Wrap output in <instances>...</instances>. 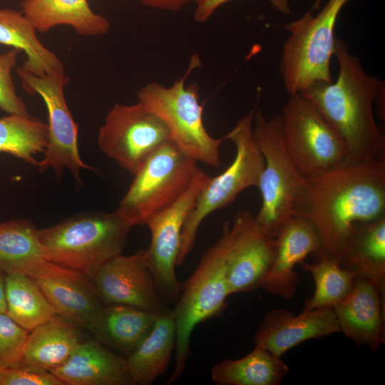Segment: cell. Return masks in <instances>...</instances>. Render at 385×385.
<instances>
[{
    "mask_svg": "<svg viewBox=\"0 0 385 385\" xmlns=\"http://www.w3.org/2000/svg\"><path fill=\"white\" fill-rule=\"evenodd\" d=\"M307 181L299 215L317 228L321 255L340 262L355 226L385 216V160L349 163Z\"/></svg>",
    "mask_w": 385,
    "mask_h": 385,
    "instance_id": "1",
    "label": "cell"
},
{
    "mask_svg": "<svg viewBox=\"0 0 385 385\" xmlns=\"http://www.w3.org/2000/svg\"><path fill=\"white\" fill-rule=\"evenodd\" d=\"M133 225L118 211L88 212L39 229L45 258L91 279L106 262L122 254Z\"/></svg>",
    "mask_w": 385,
    "mask_h": 385,
    "instance_id": "3",
    "label": "cell"
},
{
    "mask_svg": "<svg viewBox=\"0 0 385 385\" xmlns=\"http://www.w3.org/2000/svg\"><path fill=\"white\" fill-rule=\"evenodd\" d=\"M252 135L265 160L257 187L262 204L255 219L266 234L274 237L289 218L299 215L308 181L284 148L279 114L268 119L261 111H255Z\"/></svg>",
    "mask_w": 385,
    "mask_h": 385,
    "instance_id": "4",
    "label": "cell"
},
{
    "mask_svg": "<svg viewBox=\"0 0 385 385\" xmlns=\"http://www.w3.org/2000/svg\"><path fill=\"white\" fill-rule=\"evenodd\" d=\"M289 372V366L269 351L255 345L246 356L225 359L210 371L217 385H279Z\"/></svg>",
    "mask_w": 385,
    "mask_h": 385,
    "instance_id": "28",
    "label": "cell"
},
{
    "mask_svg": "<svg viewBox=\"0 0 385 385\" xmlns=\"http://www.w3.org/2000/svg\"><path fill=\"white\" fill-rule=\"evenodd\" d=\"M340 264L369 279L384 297L385 216L355 226Z\"/></svg>",
    "mask_w": 385,
    "mask_h": 385,
    "instance_id": "27",
    "label": "cell"
},
{
    "mask_svg": "<svg viewBox=\"0 0 385 385\" xmlns=\"http://www.w3.org/2000/svg\"><path fill=\"white\" fill-rule=\"evenodd\" d=\"M91 280L105 304L130 306L157 316L170 310L148 269L146 249L114 257L104 264Z\"/></svg>",
    "mask_w": 385,
    "mask_h": 385,
    "instance_id": "15",
    "label": "cell"
},
{
    "mask_svg": "<svg viewBox=\"0 0 385 385\" xmlns=\"http://www.w3.org/2000/svg\"><path fill=\"white\" fill-rule=\"evenodd\" d=\"M322 242L314 225L306 217L296 215L289 218L274 237L272 263L261 281L260 288L290 299L297 292V264L311 253L322 254Z\"/></svg>",
    "mask_w": 385,
    "mask_h": 385,
    "instance_id": "16",
    "label": "cell"
},
{
    "mask_svg": "<svg viewBox=\"0 0 385 385\" xmlns=\"http://www.w3.org/2000/svg\"><path fill=\"white\" fill-rule=\"evenodd\" d=\"M29 331L22 327L6 313L0 314V364L23 363Z\"/></svg>",
    "mask_w": 385,
    "mask_h": 385,
    "instance_id": "32",
    "label": "cell"
},
{
    "mask_svg": "<svg viewBox=\"0 0 385 385\" xmlns=\"http://www.w3.org/2000/svg\"><path fill=\"white\" fill-rule=\"evenodd\" d=\"M254 110L240 118L224 137L234 143L235 156L220 175L212 177L200 192L184 223L176 261L181 265L192 250L198 228L212 212L232 202L246 188L258 187L265 160L252 135Z\"/></svg>",
    "mask_w": 385,
    "mask_h": 385,
    "instance_id": "8",
    "label": "cell"
},
{
    "mask_svg": "<svg viewBox=\"0 0 385 385\" xmlns=\"http://www.w3.org/2000/svg\"><path fill=\"white\" fill-rule=\"evenodd\" d=\"M34 280L56 314L91 330L105 304L90 278L71 269L57 277Z\"/></svg>",
    "mask_w": 385,
    "mask_h": 385,
    "instance_id": "21",
    "label": "cell"
},
{
    "mask_svg": "<svg viewBox=\"0 0 385 385\" xmlns=\"http://www.w3.org/2000/svg\"><path fill=\"white\" fill-rule=\"evenodd\" d=\"M169 140L170 133L164 123L139 101L133 105L115 103L98 135L101 150L132 175Z\"/></svg>",
    "mask_w": 385,
    "mask_h": 385,
    "instance_id": "12",
    "label": "cell"
},
{
    "mask_svg": "<svg viewBox=\"0 0 385 385\" xmlns=\"http://www.w3.org/2000/svg\"><path fill=\"white\" fill-rule=\"evenodd\" d=\"M200 65L193 55L185 75L170 86L151 82L137 91L138 101L158 117L168 128L170 140L197 162L211 167L220 164L222 138L211 136L205 127L203 106L197 83L185 86L189 74Z\"/></svg>",
    "mask_w": 385,
    "mask_h": 385,
    "instance_id": "5",
    "label": "cell"
},
{
    "mask_svg": "<svg viewBox=\"0 0 385 385\" xmlns=\"http://www.w3.org/2000/svg\"><path fill=\"white\" fill-rule=\"evenodd\" d=\"M0 385H64L51 372L29 366L24 363L0 364Z\"/></svg>",
    "mask_w": 385,
    "mask_h": 385,
    "instance_id": "34",
    "label": "cell"
},
{
    "mask_svg": "<svg viewBox=\"0 0 385 385\" xmlns=\"http://www.w3.org/2000/svg\"><path fill=\"white\" fill-rule=\"evenodd\" d=\"M279 115L284 148L305 179L351 163L339 135L302 93L290 95Z\"/></svg>",
    "mask_w": 385,
    "mask_h": 385,
    "instance_id": "9",
    "label": "cell"
},
{
    "mask_svg": "<svg viewBox=\"0 0 385 385\" xmlns=\"http://www.w3.org/2000/svg\"><path fill=\"white\" fill-rule=\"evenodd\" d=\"M38 230L29 220L18 218L0 222L1 271L45 279L71 270L45 258Z\"/></svg>",
    "mask_w": 385,
    "mask_h": 385,
    "instance_id": "19",
    "label": "cell"
},
{
    "mask_svg": "<svg viewBox=\"0 0 385 385\" xmlns=\"http://www.w3.org/2000/svg\"><path fill=\"white\" fill-rule=\"evenodd\" d=\"M224 225L227 233L226 277L230 296L260 288L272 261L274 237L260 227L249 211H239L232 222L226 221Z\"/></svg>",
    "mask_w": 385,
    "mask_h": 385,
    "instance_id": "14",
    "label": "cell"
},
{
    "mask_svg": "<svg viewBox=\"0 0 385 385\" xmlns=\"http://www.w3.org/2000/svg\"><path fill=\"white\" fill-rule=\"evenodd\" d=\"M16 71L24 90L29 94L39 95L48 112V142L43 158L38 161L37 167L41 171L51 168L58 173L66 168L77 182H81V170L93 168L85 163L80 156L78 126L68 107L64 94L68 77L64 71L42 76L21 68Z\"/></svg>",
    "mask_w": 385,
    "mask_h": 385,
    "instance_id": "11",
    "label": "cell"
},
{
    "mask_svg": "<svg viewBox=\"0 0 385 385\" xmlns=\"http://www.w3.org/2000/svg\"><path fill=\"white\" fill-rule=\"evenodd\" d=\"M322 1L323 0H316L315 2L314 3L313 6L311 9V11L319 9V6Z\"/></svg>",
    "mask_w": 385,
    "mask_h": 385,
    "instance_id": "38",
    "label": "cell"
},
{
    "mask_svg": "<svg viewBox=\"0 0 385 385\" xmlns=\"http://www.w3.org/2000/svg\"><path fill=\"white\" fill-rule=\"evenodd\" d=\"M22 12L39 32L61 25L69 26L83 36L109 31V21L93 11L87 0H21Z\"/></svg>",
    "mask_w": 385,
    "mask_h": 385,
    "instance_id": "23",
    "label": "cell"
},
{
    "mask_svg": "<svg viewBox=\"0 0 385 385\" xmlns=\"http://www.w3.org/2000/svg\"><path fill=\"white\" fill-rule=\"evenodd\" d=\"M175 336L172 309L157 316L148 337L125 357L133 384L149 385L165 372L175 349Z\"/></svg>",
    "mask_w": 385,
    "mask_h": 385,
    "instance_id": "25",
    "label": "cell"
},
{
    "mask_svg": "<svg viewBox=\"0 0 385 385\" xmlns=\"http://www.w3.org/2000/svg\"><path fill=\"white\" fill-rule=\"evenodd\" d=\"M157 315L121 304H105L90 332L99 342L125 357L132 354L153 329Z\"/></svg>",
    "mask_w": 385,
    "mask_h": 385,
    "instance_id": "22",
    "label": "cell"
},
{
    "mask_svg": "<svg viewBox=\"0 0 385 385\" xmlns=\"http://www.w3.org/2000/svg\"><path fill=\"white\" fill-rule=\"evenodd\" d=\"M338 332L340 328L333 309H303L297 316L284 309H272L264 315L253 342L281 357L307 340Z\"/></svg>",
    "mask_w": 385,
    "mask_h": 385,
    "instance_id": "17",
    "label": "cell"
},
{
    "mask_svg": "<svg viewBox=\"0 0 385 385\" xmlns=\"http://www.w3.org/2000/svg\"><path fill=\"white\" fill-rule=\"evenodd\" d=\"M36 31L22 11L0 7V44L25 53L21 68L38 76L64 71L61 59L39 41Z\"/></svg>",
    "mask_w": 385,
    "mask_h": 385,
    "instance_id": "26",
    "label": "cell"
},
{
    "mask_svg": "<svg viewBox=\"0 0 385 385\" xmlns=\"http://www.w3.org/2000/svg\"><path fill=\"white\" fill-rule=\"evenodd\" d=\"M6 314L31 332L56 314L34 279L20 273L6 275Z\"/></svg>",
    "mask_w": 385,
    "mask_h": 385,
    "instance_id": "29",
    "label": "cell"
},
{
    "mask_svg": "<svg viewBox=\"0 0 385 385\" xmlns=\"http://www.w3.org/2000/svg\"><path fill=\"white\" fill-rule=\"evenodd\" d=\"M384 302L378 287L358 276L348 296L333 307L340 332L376 351L385 342Z\"/></svg>",
    "mask_w": 385,
    "mask_h": 385,
    "instance_id": "18",
    "label": "cell"
},
{
    "mask_svg": "<svg viewBox=\"0 0 385 385\" xmlns=\"http://www.w3.org/2000/svg\"><path fill=\"white\" fill-rule=\"evenodd\" d=\"M64 385H130L125 357L97 339L82 341L69 358L51 371Z\"/></svg>",
    "mask_w": 385,
    "mask_h": 385,
    "instance_id": "20",
    "label": "cell"
},
{
    "mask_svg": "<svg viewBox=\"0 0 385 385\" xmlns=\"http://www.w3.org/2000/svg\"><path fill=\"white\" fill-rule=\"evenodd\" d=\"M197 163L172 140L165 143L133 175L116 211L133 226L145 225L185 192L198 168Z\"/></svg>",
    "mask_w": 385,
    "mask_h": 385,
    "instance_id": "10",
    "label": "cell"
},
{
    "mask_svg": "<svg viewBox=\"0 0 385 385\" xmlns=\"http://www.w3.org/2000/svg\"><path fill=\"white\" fill-rule=\"evenodd\" d=\"M350 0H329L317 15L311 11L283 27L289 35L282 46L279 70L285 91L301 93L317 83L333 81L330 63L338 16Z\"/></svg>",
    "mask_w": 385,
    "mask_h": 385,
    "instance_id": "6",
    "label": "cell"
},
{
    "mask_svg": "<svg viewBox=\"0 0 385 385\" xmlns=\"http://www.w3.org/2000/svg\"><path fill=\"white\" fill-rule=\"evenodd\" d=\"M31 332L23 363L46 371L61 366L83 341L78 327L57 314Z\"/></svg>",
    "mask_w": 385,
    "mask_h": 385,
    "instance_id": "24",
    "label": "cell"
},
{
    "mask_svg": "<svg viewBox=\"0 0 385 385\" xmlns=\"http://www.w3.org/2000/svg\"><path fill=\"white\" fill-rule=\"evenodd\" d=\"M6 273L0 270V314L6 313Z\"/></svg>",
    "mask_w": 385,
    "mask_h": 385,
    "instance_id": "37",
    "label": "cell"
},
{
    "mask_svg": "<svg viewBox=\"0 0 385 385\" xmlns=\"http://www.w3.org/2000/svg\"><path fill=\"white\" fill-rule=\"evenodd\" d=\"M320 257L317 263L304 261L299 264L304 271L312 274L315 284L313 295L304 302L306 310L333 309L348 296L358 277L354 272L342 267L337 259L325 254Z\"/></svg>",
    "mask_w": 385,
    "mask_h": 385,
    "instance_id": "30",
    "label": "cell"
},
{
    "mask_svg": "<svg viewBox=\"0 0 385 385\" xmlns=\"http://www.w3.org/2000/svg\"><path fill=\"white\" fill-rule=\"evenodd\" d=\"M211 176L197 168L185 192L171 205L146 222L151 235L146 262L161 297L176 302L181 285L175 274L181 233L185 220Z\"/></svg>",
    "mask_w": 385,
    "mask_h": 385,
    "instance_id": "13",
    "label": "cell"
},
{
    "mask_svg": "<svg viewBox=\"0 0 385 385\" xmlns=\"http://www.w3.org/2000/svg\"><path fill=\"white\" fill-rule=\"evenodd\" d=\"M227 233L203 255L197 268L181 287L173 311L175 324V365L168 380L175 382L184 372L190 355V337L200 323L220 314L230 296L226 277Z\"/></svg>",
    "mask_w": 385,
    "mask_h": 385,
    "instance_id": "7",
    "label": "cell"
},
{
    "mask_svg": "<svg viewBox=\"0 0 385 385\" xmlns=\"http://www.w3.org/2000/svg\"><path fill=\"white\" fill-rule=\"evenodd\" d=\"M146 6L153 9L176 12L190 3L197 4L202 0H139Z\"/></svg>",
    "mask_w": 385,
    "mask_h": 385,
    "instance_id": "36",
    "label": "cell"
},
{
    "mask_svg": "<svg viewBox=\"0 0 385 385\" xmlns=\"http://www.w3.org/2000/svg\"><path fill=\"white\" fill-rule=\"evenodd\" d=\"M47 142L48 125L38 118L18 114L0 118V153L37 166L35 156L44 153Z\"/></svg>",
    "mask_w": 385,
    "mask_h": 385,
    "instance_id": "31",
    "label": "cell"
},
{
    "mask_svg": "<svg viewBox=\"0 0 385 385\" xmlns=\"http://www.w3.org/2000/svg\"><path fill=\"white\" fill-rule=\"evenodd\" d=\"M20 51L13 48L0 54V108L8 114L29 115L26 104L16 93L11 76Z\"/></svg>",
    "mask_w": 385,
    "mask_h": 385,
    "instance_id": "33",
    "label": "cell"
},
{
    "mask_svg": "<svg viewBox=\"0 0 385 385\" xmlns=\"http://www.w3.org/2000/svg\"><path fill=\"white\" fill-rule=\"evenodd\" d=\"M334 56L336 81L317 83L301 93L339 135L351 162L385 160V140L374 113L376 105L384 118V83L366 71L343 40L335 39Z\"/></svg>",
    "mask_w": 385,
    "mask_h": 385,
    "instance_id": "2",
    "label": "cell"
},
{
    "mask_svg": "<svg viewBox=\"0 0 385 385\" xmlns=\"http://www.w3.org/2000/svg\"><path fill=\"white\" fill-rule=\"evenodd\" d=\"M231 0H202L197 4L194 18L197 22H204L222 5ZM277 11L289 14L291 8L288 0H269Z\"/></svg>",
    "mask_w": 385,
    "mask_h": 385,
    "instance_id": "35",
    "label": "cell"
}]
</instances>
